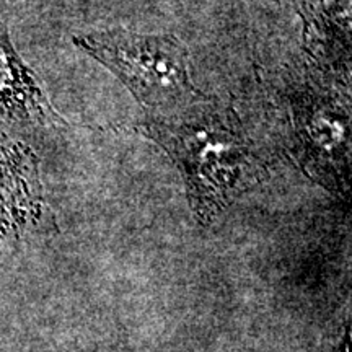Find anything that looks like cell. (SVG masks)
Here are the masks:
<instances>
[{
  "instance_id": "cell-1",
  "label": "cell",
  "mask_w": 352,
  "mask_h": 352,
  "mask_svg": "<svg viewBox=\"0 0 352 352\" xmlns=\"http://www.w3.org/2000/svg\"><path fill=\"white\" fill-rule=\"evenodd\" d=\"M139 131L173 158L192 212L204 226L264 176L261 158L235 113L217 101L196 100L152 114Z\"/></svg>"
},
{
  "instance_id": "cell-5",
  "label": "cell",
  "mask_w": 352,
  "mask_h": 352,
  "mask_svg": "<svg viewBox=\"0 0 352 352\" xmlns=\"http://www.w3.org/2000/svg\"><path fill=\"white\" fill-rule=\"evenodd\" d=\"M0 111L19 120H44L50 104L8 43L0 21Z\"/></svg>"
},
{
  "instance_id": "cell-4",
  "label": "cell",
  "mask_w": 352,
  "mask_h": 352,
  "mask_svg": "<svg viewBox=\"0 0 352 352\" xmlns=\"http://www.w3.org/2000/svg\"><path fill=\"white\" fill-rule=\"evenodd\" d=\"M41 210V186L32 152L0 142V233L23 227Z\"/></svg>"
},
{
  "instance_id": "cell-2",
  "label": "cell",
  "mask_w": 352,
  "mask_h": 352,
  "mask_svg": "<svg viewBox=\"0 0 352 352\" xmlns=\"http://www.w3.org/2000/svg\"><path fill=\"white\" fill-rule=\"evenodd\" d=\"M76 43L153 114L176 111L202 98L192 82L186 46L171 34L107 30L82 34Z\"/></svg>"
},
{
  "instance_id": "cell-3",
  "label": "cell",
  "mask_w": 352,
  "mask_h": 352,
  "mask_svg": "<svg viewBox=\"0 0 352 352\" xmlns=\"http://www.w3.org/2000/svg\"><path fill=\"white\" fill-rule=\"evenodd\" d=\"M303 157L321 182L342 183L349 171V114L327 96H307L296 108Z\"/></svg>"
}]
</instances>
